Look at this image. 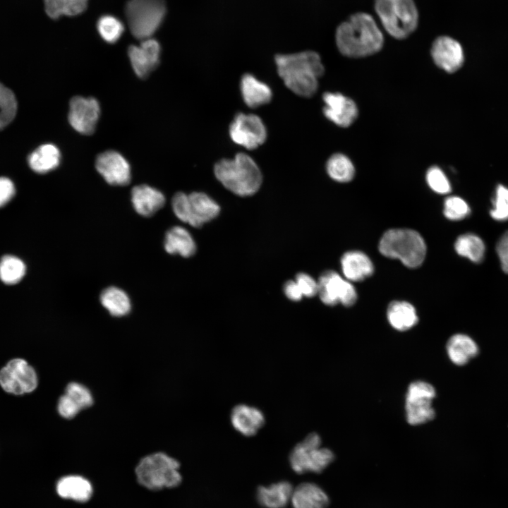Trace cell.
<instances>
[{
	"instance_id": "1",
	"label": "cell",
	"mask_w": 508,
	"mask_h": 508,
	"mask_svg": "<svg viewBox=\"0 0 508 508\" xmlns=\"http://www.w3.org/2000/svg\"><path fill=\"white\" fill-rule=\"evenodd\" d=\"M335 40L339 51L352 58L370 56L383 47L384 37L374 18L358 12L349 16L337 28Z\"/></svg>"
},
{
	"instance_id": "2",
	"label": "cell",
	"mask_w": 508,
	"mask_h": 508,
	"mask_svg": "<svg viewBox=\"0 0 508 508\" xmlns=\"http://www.w3.org/2000/svg\"><path fill=\"white\" fill-rule=\"evenodd\" d=\"M274 61L279 75L294 93L310 97L316 92L318 79L325 72L320 56L317 52L308 50L277 54Z\"/></svg>"
},
{
	"instance_id": "3",
	"label": "cell",
	"mask_w": 508,
	"mask_h": 508,
	"mask_svg": "<svg viewBox=\"0 0 508 508\" xmlns=\"http://www.w3.org/2000/svg\"><path fill=\"white\" fill-rule=\"evenodd\" d=\"M217 179L229 191L242 197L255 194L262 182L261 171L248 155L239 152L232 159H222L214 167Z\"/></svg>"
},
{
	"instance_id": "4",
	"label": "cell",
	"mask_w": 508,
	"mask_h": 508,
	"mask_svg": "<svg viewBox=\"0 0 508 508\" xmlns=\"http://www.w3.org/2000/svg\"><path fill=\"white\" fill-rule=\"evenodd\" d=\"M379 250L385 256L399 260L405 266H420L426 255V246L422 236L408 229L387 231L379 243Z\"/></svg>"
},
{
	"instance_id": "5",
	"label": "cell",
	"mask_w": 508,
	"mask_h": 508,
	"mask_svg": "<svg viewBox=\"0 0 508 508\" xmlns=\"http://www.w3.org/2000/svg\"><path fill=\"white\" fill-rule=\"evenodd\" d=\"M374 8L385 30L396 39L408 37L418 26L413 0H375Z\"/></svg>"
},
{
	"instance_id": "6",
	"label": "cell",
	"mask_w": 508,
	"mask_h": 508,
	"mask_svg": "<svg viewBox=\"0 0 508 508\" xmlns=\"http://www.w3.org/2000/svg\"><path fill=\"white\" fill-rule=\"evenodd\" d=\"M179 463L174 458L158 452L143 458L135 468L138 481L150 490L174 488L181 481Z\"/></svg>"
},
{
	"instance_id": "7",
	"label": "cell",
	"mask_w": 508,
	"mask_h": 508,
	"mask_svg": "<svg viewBox=\"0 0 508 508\" xmlns=\"http://www.w3.org/2000/svg\"><path fill=\"white\" fill-rule=\"evenodd\" d=\"M125 13L132 35L144 40L151 38L161 25L166 5L164 0H128Z\"/></svg>"
},
{
	"instance_id": "8",
	"label": "cell",
	"mask_w": 508,
	"mask_h": 508,
	"mask_svg": "<svg viewBox=\"0 0 508 508\" xmlns=\"http://www.w3.org/2000/svg\"><path fill=\"white\" fill-rule=\"evenodd\" d=\"M171 205L179 219L196 228L214 219L220 212L219 205L202 192H179L174 195Z\"/></svg>"
},
{
	"instance_id": "9",
	"label": "cell",
	"mask_w": 508,
	"mask_h": 508,
	"mask_svg": "<svg viewBox=\"0 0 508 508\" xmlns=\"http://www.w3.org/2000/svg\"><path fill=\"white\" fill-rule=\"evenodd\" d=\"M321 444L320 435L312 433L295 445L289 457L292 470L298 474L319 473L325 470L332 462L334 454Z\"/></svg>"
},
{
	"instance_id": "10",
	"label": "cell",
	"mask_w": 508,
	"mask_h": 508,
	"mask_svg": "<svg viewBox=\"0 0 508 508\" xmlns=\"http://www.w3.org/2000/svg\"><path fill=\"white\" fill-rule=\"evenodd\" d=\"M435 395L434 387L427 382L417 380L409 385L405 400L408 423L418 425L434 418L435 413L432 403Z\"/></svg>"
},
{
	"instance_id": "11",
	"label": "cell",
	"mask_w": 508,
	"mask_h": 508,
	"mask_svg": "<svg viewBox=\"0 0 508 508\" xmlns=\"http://www.w3.org/2000/svg\"><path fill=\"white\" fill-rule=\"evenodd\" d=\"M231 140L247 150L262 145L267 138V129L262 120L253 114L238 113L231 121L229 129Z\"/></svg>"
},
{
	"instance_id": "12",
	"label": "cell",
	"mask_w": 508,
	"mask_h": 508,
	"mask_svg": "<svg viewBox=\"0 0 508 508\" xmlns=\"http://www.w3.org/2000/svg\"><path fill=\"white\" fill-rule=\"evenodd\" d=\"M37 384L35 370L23 359L10 361L0 371V385L8 393H29L36 389Z\"/></svg>"
},
{
	"instance_id": "13",
	"label": "cell",
	"mask_w": 508,
	"mask_h": 508,
	"mask_svg": "<svg viewBox=\"0 0 508 508\" xmlns=\"http://www.w3.org/2000/svg\"><path fill=\"white\" fill-rule=\"evenodd\" d=\"M318 294L325 305L335 306L340 303L345 306H351L357 299L354 286L334 271L322 273L318 281Z\"/></svg>"
},
{
	"instance_id": "14",
	"label": "cell",
	"mask_w": 508,
	"mask_h": 508,
	"mask_svg": "<svg viewBox=\"0 0 508 508\" xmlns=\"http://www.w3.org/2000/svg\"><path fill=\"white\" fill-rule=\"evenodd\" d=\"M100 114L98 101L93 97L75 96L70 101L68 121L78 133L90 135L95 129Z\"/></svg>"
},
{
	"instance_id": "15",
	"label": "cell",
	"mask_w": 508,
	"mask_h": 508,
	"mask_svg": "<svg viewBox=\"0 0 508 508\" xmlns=\"http://www.w3.org/2000/svg\"><path fill=\"white\" fill-rule=\"evenodd\" d=\"M97 171L109 184L125 186L131 181V167L119 152L107 150L99 154L95 162Z\"/></svg>"
},
{
	"instance_id": "16",
	"label": "cell",
	"mask_w": 508,
	"mask_h": 508,
	"mask_svg": "<svg viewBox=\"0 0 508 508\" xmlns=\"http://www.w3.org/2000/svg\"><path fill=\"white\" fill-rule=\"evenodd\" d=\"M434 63L447 73L458 71L463 65L464 54L461 45L448 36L437 37L430 50Z\"/></svg>"
},
{
	"instance_id": "17",
	"label": "cell",
	"mask_w": 508,
	"mask_h": 508,
	"mask_svg": "<svg viewBox=\"0 0 508 508\" xmlns=\"http://www.w3.org/2000/svg\"><path fill=\"white\" fill-rule=\"evenodd\" d=\"M322 99L325 103L323 114L334 124L348 127L356 119L358 108L349 97L339 92H325Z\"/></svg>"
},
{
	"instance_id": "18",
	"label": "cell",
	"mask_w": 508,
	"mask_h": 508,
	"mask_svg": "<svg viewBox=\"0 0 508 508\" xmlns=\"http://www.w3.org/2000/svg\"><path fill=\"white\" fill-rule=\"evenodd\" d=\"M161 48L159 42L152 38L142 40L140 44L131 45L128 50L129 59L135 74L145 78L159 62Z\"/></svg>"
},
{
	"instance_id": "19",
	"label": "cell",
	"mask_w": 508,
	"mask_h": 508,
	"mask_svg": "<svg viewBox=\"0 0 508 508\" xmlns=\"http://www.w3.org/2000/svg\"><path fill=\"white\" fill-rule=\"evenodd\" d=\"M231 423L241 435L254 436L263 427L265 417L258 408L246 404L235 406L231 412Z\"/></svg>"
},
{
	"instance_id": "20",
	"label": "cell",
	"mask_w": 508,
	"mask_h": 508,
	"mask_svg": "<svg viewBox=\"0 0 508 508\" xmlns=\"http://www.w3.org/2000/svg\"><path fill=\"white\" fill-rule=\"evenodd\" d=\"M131 202L139 214L149 217L164 206L165 197L161 191L152 186L139 185L131 190Z\"/></svg>"
},
{
	"instance_id": "21",
	"label": "cell",
	"mask_w": 508,
	"mask_h": 508,
	"mask_svg": "<svg viewBox=\"0 0 508 508\" xmlns=\"http://www.w3.org/2000/svg\"><path fill=\"white\" fill-rule=\"evenodd\" d=\"M240 90L243 102L250 108L265 105L269 103L272 97L270 86L250 73L242 75Z\"/></svg>"
},
{
	"instance_id": "22",
	"label": "cell",
	"mask_w": 508,
	"mask_h": 508,
	"mask_svg": "<svg viewBox=\"0 0 508 508\" xmlns=\"http://www.w3.org/2000/svg\"><path fill=\"white\" fill-rule=\"evenodd\" d=\"M329 502L326 492L313 483H303L294 488L291 503L293 508H327Z\"/></svg>"
},
{
	"instance_id": "23",
	"label": "cell",
	"mask_w": 508,
	"mask_h": 508,
	"mask_svg": "<svg viewBox=\"0 0 508 508\" xmlns=\"http://www.w3.org/2000/svg\"><path fill=\"white\" fill-rule=\"evenodd\" d=\"M341 267L346 279L349 282H360L373 272L370 259L361 251H349L341 258Z\"/></svg>"
},
{
	"instance_id": "24",
	"label": "cell",
	"mask_w": 508,
	"mask_h": 508,
	"mask_svg": "<svg viewBox=\"0 0 508 508\" xmlns=\"http://www.w3.org/2000/svg\"><path fill=\"white\" fill-rule=\"evenodd\" d=\"M294 488L285 480L260 486L256 493L258 502L265 508H284L291 502Z\"/></svg>"
},
{
	"instance_id": "25",
	"label": "cell",
	"mask_w": 508,
	"mask_h": 508,
	"mask_svg": "<svg viewBox=\"0 0 508 508\" xmlns=\"http://www.w3.org/2000/svg\"><path fill=\"white\" fill-rule=\"evenodd\" d=\"M447 353L450 361L456 365H464L478 353L475 341L466 334H456L447 342Z\"/></svg>"
},
{
	"instance_id": "26",
	"label": "cell",
	"mask_w": 508,
	"mask_h": 508,
	"mask_svg": "<svg viewBox=\"0 0 508 508\" xmlns=\"http://www.w3.org/2000/svg\"><path fill=\"white\" fill-rule=\"evenodd\" d=\"M164 248L169 254L184 258L192 256L196 250L195 242L188 231L179 226L171 227L165 234Z\"/></svg>"
},
{
	"instance_id": "27",
	"label": "cell",
	"mask_w": 508,
	"mask_h": 508,
	"mask_svg": "<svg viewBox=\"0 0 508 508\" xmlns=\"http://www.w3.org/2000/svg\"><path fill=\"white\" fill-rule=\"evenodd\" d=\"M56 491L63 498L84 502L90 498L92 488L85 478L79 476H67L57 482Z\"/></svg>"
},
{
	"instance_id": "28",
	"label": "cell",
	"mask_w": 508,
	"mask_h": 508,
	"mask_svg": "<svg viewBox=\"0 0 508 508\" xmlns=\"http://www.w3.org/2000/svg\"><path fill=\"white\" fill-rule=\"evenodd\" d=\"M387 317L390 325L401 332L415 326L418 320L414 307L406 301H393L387 308Z\"/></svg>"
},
{
	"instance_id": "29",
	"label": "cell",
	"mask_w": 508,
	"mask_h": 508,
	"mask_svg": "<svg viewBox=\"0 0 508 508\" xmlns=\"http://www.w3.org/2000/svg\"><path fill=\"white\" fill-rule=\"evenodd\" d=\"M60 151L56 146L44 144L30 155L28 163L34 171L44 174L56 168L60 163Z\"/></svg>"
},
{
	"instance_id": "30",
	"label": "cell",
	"mask_w": 508,
	"mask_h": 508,
	"mask_svg": "<svg viewBox=\"0 0 508 508\" xmlns=\"http://www.w3.org/2000/svg\"><path fill=\"white\" fill-rule=\"evenodd\" d=\"M100 301L108 312L115 317L124 316L131 310L128 296L124 291L115 286L105 289L101 294Z\"/></svg>"
},
{
	"instance_id": "31",
	"label": "cell",
	"mask_w": 508,
	"mask_h": 508,
	"mask_svg": "<svg viewBox=\"0 0 508 508\" xmlns=\"http://www.w3.org/2000/svg\"><path fill=\"white\" fill-rule=\"evenodd\" d=\"M454 248L459 255L466 257L473 262L479 263L484 258V242L476 234H465L459 236L455 241Z\"/></svg>"
},
{
	"instance_id": "32",
	"label": "cell",
	"mask_w": 508,
	"mask_h": 508,
	"mask_svg": "<svg viewBox=\"0 0 508 508\" xmlns=\"http://www.w3.org/2000/svg\"><path fill=\"white\" fill-rule=\"evenodd\" d=\"M88 0H44L49 17L57 19L61 16H75L83 12Z\"/></svg>"
},
{
	"instance_id": "33",
	"label": "cell",
	"mask_w": 508,
	"mask_h": 508,
	"mask_svg": "<svg viewBox=\"0 0 508 508\" xmlns=\"http://www.w3.org/2000/svg\"><path fill=\"white\" fill-rule=\"evenodd\" d=\"M326 169L328 175L338 182L350 181L355 174V169L351 161L340 153L334 154L329 158Z\"/></svg>"
},
{
	"instance_id": "34",
	"label": "cell",
	"mask_w": 508,
	"mask_h": 508,
	"mask_svg": "<svg viewBox=\"0 0 508 508\" xmlns=\"http://www.w3.org/2000/svg\"><path fill=\"white\" fill-rule=\"evenodd\" d=\"M25 272V266L19 258L6 255L0 261V279L7 284L19 282Z\"/></svg>"
},
{
	"instance_id": "35",
	"label": "cell",
	"mask_w": 508,
	"mask_h": 508,
	"mask_svg": "<svg viewBox=\"0 0 508 508\" xmlns=\"http://www.w3.org/2000/svg\"><path fill=\"white\" fill-rule=\"evenodd\" d=\"M17 111V102L13 92L0 83V131L14 119Z\"/></svg>"
},
{
	"instance_id": "36",
	"label": "cell",
	"mask_w": 508,
	"mask_h": 508,
	"mask_svg": "<svg viewBox=\"0 0 508 508\" xmlns=\"http://www.w3.org/2000/svg\"><path fill=\"white\" fill-rule=\"evenodd\" d=\"M97 30L102 38L109 43L116 42L124 30L121 20L112 16H102L97 24Z\"/></svg>"
},
{
	"instance_id": "37",
	"label": "cell",
	"mask_w": 508,
	"mask_h": 508,
	"mask_svg": "<svg viewBox=\"0 0 508 508\" xmlns=\"http://www.w3.org/2000/svg\"><path fill=\"white\" fill-rule=\"evenodd\" d=\"M443 212L450 220H461L470 214V207L466 202L458 196L447 198L444 203Z\"/></svg>"
},
{
	"instance_id": "38",
	"label": "cell",
	"mask_w": 508,
	"mask_h": 508,
	"mask_svg": "<svg viewBox=\"0 0 508 508\" xmlns=\"http://www.w3.org/2000/svg\"><path fill=\"white\" fill-rule=\"evenodd\" d=\"M494 198L493 207L490 211L491 217L497 221L508 220V188L498 185Z\"/></svg>"
},
{
	"instance_id": "39",
	"label": "cell",
	"mask_w": 508,
	"mask_h": 508,
	"mask_svg": "<svg viewBox=\"0 0 508 508\" xmlns=\"http://www.w3.org/2000/svg\"><path fill=\"white\" fill-rule=\"evenodd\" d=\"M65 394L70 397L81 410L90 407L93 403L90 389L78 382H73L68 384Z\"/></svg>"
},
{
	"instance_id": "40",
	"label": "cell",
	"mask_w": 508,
	"mask_h": 508,
	"mask_svg": "<svg viewBox=\"0 0 508 508\" xmlns=\"http://www.w3.org/2000/svg\"><path fill=\"white\" fill-rule=\"evenodd\" d=\"M426 181L430 188L439 194H447L451 191V185L446 175L437 167H430L426 174Z\"/></svg>"
},
{
	"instance_id": "41",
	"label": "cell",
	"mask_w": 508,
	"mask_h": 508,
	"mask_svg": "<svg viewBox=\"0 0 508 508\" xmlns=\"http://www.w3.org/2000/svg\"><path fill=\"white\" fill-rule=\"evenodd\" d=\"M295 282L298 284L303 296L309 298L318 294V282L308 274L298 273L296 276Z\"/></svg>"
},
{
	"instance_id": "42",
	"label": "cell",
	"mask_w": 508,
	"mask_h": 508,
	"mask_svg": "<svg viewBox=\"0 0 508 508\" xmlns=\"http://www.w3.org/2000/svg\"><path fill=\"white\" fill-rule=\"evenodd\" d=\"M57 410L61 416L70 419L74 418L81 409L70 397L64 394L58 401Z\"/></svg>"
},
{
	"instance_id": "43",
	"label": "cell",
	"mask_w": 508,
	"mask_h": 508,
	"mask_svg": "<svg viewBox=\"0 0 508 508\" xmlns=\"http://www.w3.org/2000/svg\"><path fill=\"white\" fill-rule=\"evenodd\" d=\"M502 270L508 274V231L500 238L496 246Z\"/></svg>"
},
{
	"instance_id": "44",
	"label": "cell",
	"mask_w": 508,
	"mask_h": 508,
	"mask_svg": "<svg viewBox=\"0 0 508 508\" xmlns=\"http://www.w3.org/2000/svg\"><path fill=\"white\" fill-rule=\"evenodd\" d=\"M15 194V187L13 182L6 178H0V207L7 204Z\"/></svg>"
},
{
	"instance_id": "45",
	"label": "cell",
	"mask_w": 508,
	"mask_h": 508,
	"mask_svg": "<svg viewBox=\"0 0 508 508\" xmlns=\"http://www.w3.org/2000/svg\"><path fill=\"white\" fill-rule=\"evenodd\" d=\"M284 293L291 301H299L302 299L303 295L295 280H289L284 285Z\"/></svg>"
}]
</instances>
